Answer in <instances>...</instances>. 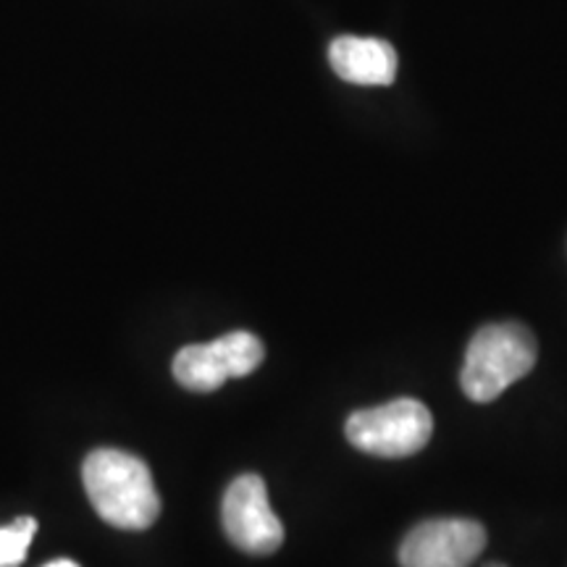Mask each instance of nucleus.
Returning a JSON list of instances; mask_svg holds the SVG:
<instances>
[{"mask_svg": "<svg viewBox=\"0 0 567 567\" xmlns=\"http://www.w3.org/2000/svg\"><path fill=\"white\" fill-rule=\"evenodd\" d=\"M84 488L95 513L113 528L142 530L153 526L161 513L151 467L122 450L90 452L82 467Z\"/></svg>", "mask_w": 567, "mask_h": 567, "instance_id": "nucleus-1", "label": "nucleus"}, {"mask_svg": "<svg viewBox=\"0 0 567 567\" xmlns=\"http://www.w3.org/2000/svg\"><path fill=\"white\" fill-rule=\"evenodd\" d=\"M536 354V339L526 326L513 321L484 326L467 344L460 373L463 392L481 405L494 402L517 379L534 371Z\"/></svg>", "mask_w": 567, "mask_h": 567, "instance_id": "nucleus-2", "label": "nucleus"}, {"mask_svg": "<svg viewBox=\"0 0 567 567\" xmlns=\"http://www.w3.org/2000/svg\"><path fill=\"white\" fill-rule=\"evenodd\" d=\"M344 434L354 450L373 457H410L434 434V417L417 400H392L386 405L358 410L347 417Z\"/></svg>", "mask_w": 567, "mask_h": 567, "instance_id": "nucleus-3", "label": "nucleus"}, {"mask_svg": "<svg viewBox=\"0 0 567 567\" xmlns=\"http://www.w3.org/2000/svg\"><path fill=\"white\" fill-rule=\"evenodd\" d=\"M264 344L250 331H231L208 344H189L174 358V379L189 392H216L264 363Z\"/></svg>", "mask_w": 567, "mask_h": 567, "instance_id": "nucleus-4", "label": "nucleus"}, {"mask_svg": "<svg viewBox=\"0 0 567 567\" xmlns=\"http://www.w3.org/2000/svg\"><path fill=\"white\" fill-rule=\"evenodd\" d=\"M224 530L247 555H274L284 544V526L271 509L264 478L245 473L226 488L221 505Z\"/></svg>", "mask_w": 567, "mask_h": 567, "instance_id": "nucleus-5", "label": "nucleus"}, {"mask_svg": "<svg viewBox=\"0 0 567 567\" xmlns=\"http://www.w3.org/2000/svg\"><path fill=\"white\" fill-rule=\"evenodd\" d=\"M486 549V528L467 517L425 520L400 547L402 567H471Z\"/></svg>", "mask_w": 567, "mask_h": 567, "instance_id": "nucleus-6", "label": "nucleus"}, {"mask_svg": "<svg viewBox=\"0 0 567 567\" xmlns=\"http://www.w3.org/2000/svg\"><path fill=\"white\" fill-rule=\"evenodd\" d=\"M329 63L339 80L363 87H386L396 76V53L379 38H337L329 48Z\"/></svg>", "mask_w": 567, "mask_h": 567, "instance_id": "nucleus-7", "label": "nucleus"}, {"mask_svg": "<svg viewBox=\"0 0 567 567\" xmlns=\"http://www.w3.org/2000/svg\"><path fill=\"white\" fill-rule=\"evenodd\" d=\"M34 534H38L34 517H17L11 526L0 528V567H19L24 563Z\"/></svg>", "mask_w": 567, "mask_h": 567, "instance_id": "nucleus-8", "label": "nucleus"}, {"mask_svg": "<svg viewBox=\"0 0 567 567\" xmlns=\"http://www.w3.org/2000/svg\"><path fill=\"white\" fill-rule=\"evenodd\" d=\"M45 567H80V565L71 563V559H55V563H48Z\"/></svg>", "mask_w": 567, "mask_h": 567, "instance_id": "nucleus-9", "label": "nucleus"}, {"mask_svg": "<svg viewBox=\"0 0 567 567\" xmlns=\"http://www.w3.org/2000/svg\"><path fill=\"white\" fill-rule=\"evenodd\" d=\"M488 567H505V565H502V563H492Z\"/></svg>", "mask_w": 567, "mask_h": 567, "instance_id": "nucleus-10", "label": "nucleus"}]
</instances>
